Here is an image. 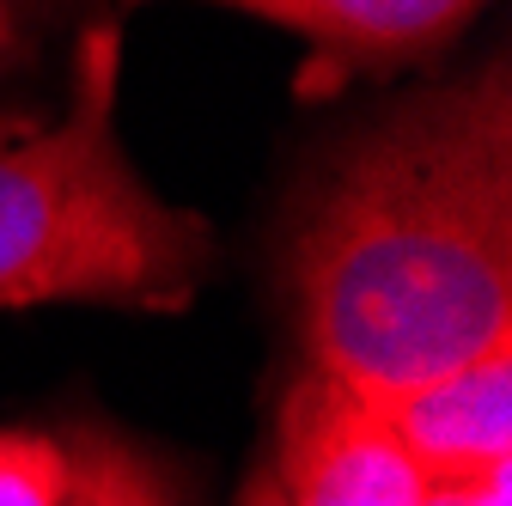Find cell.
I'll return each instance as SVG.
<instances>
[{
	"label": "cell",
	"mask_w": 512,
	"mask_h": 506,
	"mask_svg": "<svg viewBox=\"0 0 512 506\" xmlns=\"http://www.w3.org/2000/svg\"><path fill=\"white\" fill-rule=\"evenodd\" d=\"M311 372L391 403L512 336V74L421 92L354 135L287 232Z\"/></svg>",
	"instance_id": "6da1fadb"
},
{
	"label": "cell",
	"mask_w": 512,
	"mask_h": 506,
	"mask_svg": "<svg viewBox=\"0 0 512 506\" xmlns=\"http://www.w3.org/2000/svg\"><path fill=\"white\" fill-rule=\"evenodd\" d=\"M208 263V220L159 202L116 141V31L98 25L80 37L61 122L0 135V311H183Z\"/></svg>",
	"instance_id": "7a4b0ae2"
},
{
	"label": "cell",
	"mask_w": 512,
	"mask_h": 506,
	"mask_svg": "<svg viewBox=\"0 0 512 506\" xmlns=\"http://www.w3.org/2000/svg\"><path fill=\"white\" fill-rule=\"evenodd\" d=\"M275 482L287 506H421L427 494L378 409L311 366L275 415Z\"/></svg>",
	"instance_id": "3957f363"
},
{
	"label": "cell",
	"mask_w": 512,
	"mask_h": 506,
	"mask_svg": "<svg viewBox=\"0 0 512 506\" xmlns=\"http://www.w3.org/2000/svg\"><path fill=\"white\" fill-rule=\"evenodd\" d=\"M372 409L427 476V488L482 482L488 470L512 464V336Z\"/></svg>",
	"instance_id": "277c9868"
},
{
	"label": "cell",
	"mask_w": 512,
	"mask_h": 506,
	"mask_svg": "<svg viewBox=\"0 0 512 506\" xmlns=\"http://www.w3.org/2000/svg\"><path fill=\"white\" fill-rule=\"evenodd\" d=\"M311 37L336 61H403L452 37L482 0H208Z\"/></svg>",
	"instance_id": "5b68a950"
},
{
	"label": "cell",
	"mask_w": 512,
	"mask_h": 506,
	"mask_svg": "<svg viewBox=\"0 0 512 506\" xmlns=\"http://www.w3.org/2000/svg\"><path fill=\"white\" fill-rule=\"evenodd\" d=\"M68 506H189V500L159 458H147L141 446H128L104 427H80Z\"/></svg>",
	"instance_id": "8992f818"
},
{
	"label": "cell",
	"mask_w": 512,
	"mask_h": 506,
	"mask_svg": "<svg viewBox=\"0 0 512 506\" xmlns=\"http://www.w3.org/2000/svg\"><path fill=\"white\" fill-rule=\"evenodd\" d=\"M74 433L0 427V506H68Z\"/></svg>",
	"instance_id": "52a82bcc"
},
{
	"label": "cell",
	"mask_w": 512,
	"mask_h": 506,
	"mask_svg": "<svg viewBox=\"0 0 512 506\" xmlns=\"http://www.w3.org/2000/svg\"><path fill=\"white\" fill-rule=\"evenodd\" d=\"M464 506H512V464H500L482 482H470L464 488Z\"/></svg>",
	"instance_id": "ba28073f"
},
{
	"label": "cell",
	"mask_w": 512,
	"mask_h": 506,
	"mask_svg": "<svg viewBox=\"0 0 512 506\" xmlns=\"http://www.w3.org/2000/svg\"><path fill=\"white\" fill-rule=\"evenodd\" d=\"M238 506H287V500H281V482H275V470H256V476L244 482Z\"/></svg>",
	"instance_id": "9c48e42d"
},
{
	"label": "cell",
	"mask_w": 512,
	"mask_h": 506,
	"mask_svg": "<svg viewBox=\"0 0 512 506\" xmlns=\"http://www.w3.org/2000/svg\"><path fill=\"white\" fill-rule=\"evenodd\" d=\"M13 13H7V0H0V68H7V55H13Z\"/></svg>",
	"instance_id": "30bf717a"
},
{
	"label": "cell",
	"mask_w": 512,
	"mask_h": 506,
	"mask_svg": "<svg viewBox=\"0 0 512 506\" xmlns=\"http://www.w3.org/2000/svg\"><path fill=\"white\" fill-rule=\"evenodd\" d=\"M421 506H464V488H427Z\"/></svg>",
	"instance_id": "8fae6325"
},
{
	"label": "cell",
	"mask_w": 512,
	"mask_h": 506,
	"mask_svg": "<svg viewBox=\"0 0 512 506\" xmlns=\"http://www.w3.org/2000/svg\"><path fill=\"white\" fill-rule=\"evenodd\" d=\"M19 129H31L25 116H0V135H19Z\"/></svg>",
	"instance_id": "7c38bea8"
}]
</instances>
